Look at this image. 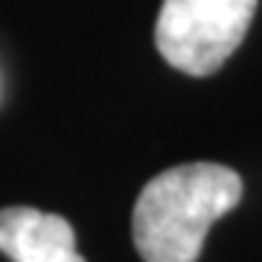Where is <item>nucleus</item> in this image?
Listing matches in <instances>:
<instances>
[{
  "label": "nucleus",
  "mask_w": 262,
  "mask_h": 262,
  "mask_svg": "<svg viewBox=\"0 0 262 262\" xmlns=\"http://www.w3.org/2000/svg\"><path fill=\"white\" fill-rule=\"evenodd\" d=\"M0 253L12 262H84L70 222L35 207L0 210Z\"/></svg>",
  "instance_id": "3"
},
{
  "label": "nucleus",
  "mask_w": 262,
  "mask_h": 262,
  "mask_svg": "<svg viewBox=\"0 0 262 262\" xmlns=\"http://www.w3.org/2000/svg\"><path fill=\"white\" fill-rule=\"evenodd\" d=\"M256 0H163L155 44L166 64L187 76H210L242 44Z\"/></svg>",
  "instance_id": "2"
},
{
  "label": "nucleus",
  "mask_w": 262,
  "mask_h": 262,
  "mask_svg": "<svg viewBox=\"0 0 262 262\" xmlns=\"http://www.w3.org/2000/svg\"><path fill=\"white\" fill-rule=\"evenodd\" d=\"M242 201V178L222 163H184L143 187L131 233L143 262H195L207 230Z\"/></svg>",
  "instance_id": "1"
}]
</instances>
